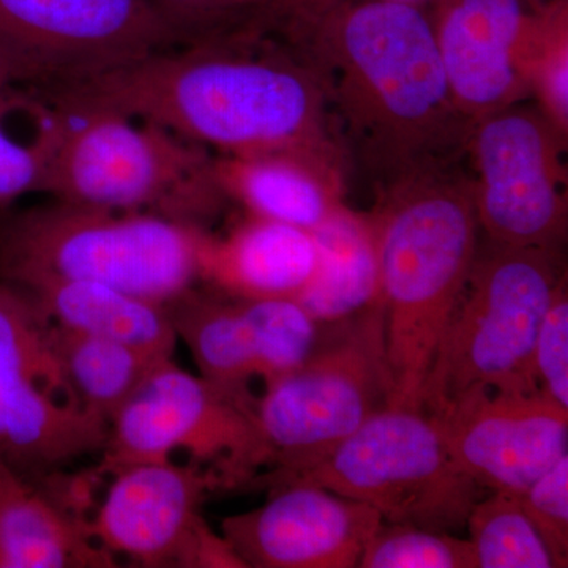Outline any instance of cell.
<instances>
[{
	"label": "cell",
	"mask_w": 568,
	"mask_h": 568,
	"mask_svg": "<svg viewBox=\"0 0 568 568\" xmlns=\"http://www.w3.org/2000/svg\"><path fill=\"white\" fill-rule=\"evenodd\" d=\"M41 91L70 114L121 112L220 156L282 152L320 164V80L284 55L242 47L235 37L166 48Z\"/></svg>",
	"instance_id": "1"
},
{
	"label": "cell",
	"mask_w": 568,
	"mask_h": 568,
	"mask_svg": "<svg viewBox=\"0 0 568 568\" xmlns=\"http://www.w3.org/2000/svg\"><path fill=\"white\" fill-rule=\"evenodd\" d=\"M369 162L387 173L425 170L474 126L459 111L432 20L392 0H334L287 11Z\"/></svg>",
	"instance_id": "2"
},
{
	"label": "cell",
	"mask_w": 568,
	"mask_h": 568,
	"mask_svg": "<svg viewBox=\"0 0 568 568\" xmlns=\"http://www.w3.org/2000/svg\"><path fill=\"white\" fill-rule=\"evenodd\" d=\"M372 216L386 313L388 406L420 409L426 377L478 248L473 186L418 170Z\"/></svg>",
	"instance_id": "3"
},
{
	"label": "cell",
	"mask_w": 568,
	"mask_h": 568,
	"mask_svg": "<svg viewBox=\"0 0 568 568\" xmlns=\"http://www.w3.org/2000/svg\"><path fill=\"white\" fill-rule=\"evenodd\" d=\"M205 227L52 200L0 224V282L104 284L168 305L201 283Z\"/></svg>",
	"instance_id": "4"
},
{
	"label": "cell",
	"mask_w": 568,
	"mask_h": 568,
	"mask_svg": "<svg viewBox=\"0 0 568 568\" xmlns=\"http://www.w3.org/2000/svg\"><path fill=\"white\" fill-rule=\"evenodd\" d=\"M564 275L555 250L478 246L426 377L420 409L439 417L481 392L538 390L534 347Z\"/></svg>",
	"instance_id": "5"
},
{
	"label": "cell",
	"mask_w": 568,
	"mask_h": 568,
	"mask_svg": "<svg viewBox=\"0 0 568 568\" xmlns=\"http://www.w3.org/2000/svg\"><path fill=\"white\" fill-rule=\"evenodd\" d=\"M71 115L44 189L52 200L201 227L219 213L226 196L207 149L121 112Z\"/></svg>",
	"instance_id": "6"
},
{
	"label": "cell",
	"mask_w": 568,
	"mask_h": 568,
	"mask_svg": "<svg viewBox=\"0 0 568 568\" xmlns=\"http://www.w3.org/2000/svg\"><path fill=\"white\" fill-rule=\"evenodd\" d=\"M301 365L265 386L256 414L271 474L294 476L324 462L390 403L386 313L376 298L355 315L323 324Z\"/></svg>",
	"instance_id": "7"
},
{
	"label": "cell",
	"mask_w": 568,
	"mask_h": 568,
	"mask_svg": "<svg viewBox=\"0 0 568 568\" xmlns=\"http://www.w3.org/2000/svg\"><path fill=\"white\" fill-rule=\"evenodd\" d=\"M375 508L384 523L457 532L485 489L448 452L439 422L424 409L392 407L368 418L320 465L294 476Z\"/></svg>",
	"instance_id": "8"
},
{
	"label": "cell",
	"mask_w": 568,
	"mask_h": 568,
	"mask_svg": "<svg viewBox=\"0 0 568 568\" xmlns=\"http://www.w3.org/2000/svg\"><path fill=\"white\" fill-rule=\"evenodd\" d=\"M256 402L252 392L219 386L164 361L112 418L97 474L171 462L181 450L213 470L223 489L252 487L271 467Z\"/></svg>",
	"instance_id": "9"
},
{
	"label": "cell",
	"mask_w": 568,
	"mask_h": 568,
	"mask_svg": "<svg viewBox=\"0 0 568 568\" xmlns=\"http://www.w3.org/2000/svg\"><path fill=\"white\" fill-rule=\"evenodd\" d=\"M88 530L114 558L144 568H246L203 517L222 480L190 462L144 463L111 474Z\"/></svg>",
	"instance_id": "10"
},
{
	"label": "cell",
	"mask_w": 568,
	"mask_h": 568,
	"mask_svg": "<svg viewBox=\"0 0 568 568\" xmlns=\"http://www.w3.org/2000/svg\"><path fill=\"white\" fill-rule=\"evenodd\" d=\"M179 47L151 0H0V51L28 84H67Z\"/></svg>",
	"instance_id": "11"
},
{
	"label": "cell",
	"mask_w": 568,
	"mask_h": 568,
	"mask_svg": "<svg viewBox=\"0 0 568 568\" xmlns=\"http://www.w3.org/2000/svg\"><path fill=\"white\" fill-rule=\"evenodd\" d=\"M559 134L545 115L511 106L474 123V207L491 244L558 252L567 231Z\"/></svg>",
	"instance_id": "12"
},
{
	"label": "cell",
	"mask_w": 568,
	"mask_h": 568,
	"mask_svg": "<svg viewBox=\"0 0 568 568\" xmlns=\"http://www.w3.org/2000/svg\"><path fill=\"white\" fill-rule=\"evenodd\" d=\"M263 506L231 515L223 537L245 567L354 568L383 525L375 508L301 480H264Z\"/></svg>",
	"instance_id": "13"
},
{
	"label": "cell",
	"mask_w": 568,
	"mask_h": 568,
	"mask_svg": "<svg viewBox=\"0 0 568 568\" xmlns=\"http://www.w3.org/2000/svg\"><path fill=\"white\" fill-rule=\"evenodd\" d=\"M435 418L455 465L485 491L521 495L568 455V409L540 388L481 392Z\"/></svg>",
	"instance_id": "14"
},
{
	"label": "cell",
	"mask_w": 568,
	"mask_h": 568,
	"mask_svg": "<svg viewBox=\"0 0 568 568\" xmlns=\"http://www.w3.org/2000/svg\"><path fill=\"white\" fill-rule=\"evenodd\" d=\"M541 10L525 0H439L433 29L452 95L470 123L510 108L530 89Z\"/></svg>",
	"instance_id": "15"
},
{
	"label": "cell",
	"mask_w": 568,
	"mask_h": 568,
	"mask_svg": "<svg viewBox=\"0 0 568 568\" xmlns=\"http://www.w3.org/2000/svg\"><path fill=\"white\" fill-rule=\"evenodd\" d=\"M317 260L310 231L250 216L219 239L209 235L201 282L239 301H297Z\"/></svg>",
	"instance_id": "16"
},
{
	"label": "cell",
	"mask_w": 568,
	"mask_h": 568,
	"mask_svg": "<svg viewBox=\"0 0 568 568\" xmlns=\"http://www.w3.org/2000/svg\"><path fill=\"white\" fill-rule=\"evenodd\" d=\"M88 518L63 507L0 457V568L118 567Z\"/></svg>",
	"instance_id": "17"
},
{
	"label": "cell",
	"mask_w": 568,
	"mask_h": 568,
	"mask_svg": "<svg viewBox=\"0 0 568 568\" xmlns=\"http://www.w3.org/2000/svg\"><path fill=\"white\" fill-rule=\"evenodd\" d=\"M21 290L51 323L123 343L156 358H173L179 339L166 305L99 283L47 280Z\"/></svg>",
	"instance_id": "18"
},
{
	"label": "cell",
	"mask_w": 568,
	"mask_h": 568,
	"mask_svg": "<svg viewBox=\"0 0 568 568\" xmlns=\"http://www.w3.org/2000/svg\"><path fill=\"white\" fill-rule=\"evenodd\" d=\"M315 272L297 304L316 324H332L379 297L375 224L339 205L316 230Z\"/></svg>",
	"instance_id": "19"
},
{
	"label": "cell",
	"mask_w": 568,
	"mask_h": 568,
	"mask_svg": "<svg viewBox=\"0 0 568 568\" xmlns=\"http://www.w3.org/2000/svg\"><path fill=\"white\" fill-rule=\"evenodd\" d=\"M215 166L224 196L253 216L313 231L339 207L320 164L294 153L215 156Z\"/></svg>",
	"instance_id": "20"
},
{
	"label": "cell",
	"mask_w": 568,
	"mask_h": 568,
	"mask_svg": "<svg viewBox=\"0 0 568 568\" xmlns=\"http://www.w3.org/2000/svg\"><path fill=\"white\" fill-rule=\"evenodd\" d=\"M73 115L28 82L0 89V207L44 193Z\"/></svg>",
	"instance_id": "21"
},
{
	"label": "cell",
	"mask_w": 568,
	"mask_h": 568,
	"mask_svg": "<svg viewBox=\"0 0 568 568\" xmlns=\"http://www.w3.org/2000/svg\"><path fill=\"white\" fill-rule=\"evenodd\" d=\"M166 308L175 336L192 354L200 375L219 386L250 392L260 368L245 302L194 286Z\"/></svg>",
	"instance_id": "22"
},
{
	"label": "cell",
	"mask_w": 568,
	"mask_h": 568,
	"mask_svg": "<svg viewBox=\"0 0 568 568\" xmlns=\"http://www.w3.org/2000/svg\"><path fill=\"white\" fill-rule=\"evenodd\" d=\"M50 342L82 407L108 424L153 369L171 361L55 323H51Z\"/></svg>",
	"instance_id": "23"
},
{
	"label": "cell",
	"mask_w": 568,
	"mask_h": 568,
	"mask_svg": "<svg viewBox=\"0 0 568 568\" xmlns=\"http://www.w3.org/2000/svg\"><path fill=\"white\" fill-rule=\"evenodd\" d=\"M477 568H555V560L519 496L491 491L480 497L466 519Z\"/></svg>",
	"instance_id": "24"
},
{
	"label": "cell",
	"mask_w": 568,
	"mask_h": 568,
	"mask_svg": "<svg viewBox=\"0 0 568 568\" xmlns=\"http://www.w3.org/2000/svg\"><path fill=\"white\" fill-rule=\"evenodd\" d=\"M50 317L21 287L0 282V405L26 373L54 361Z\"/></svg>",
	"instance_id": "25"
},
{
	"label": "cell",
	"mask_w": 568,
	"mask_h": 568,
	"mask_svg": "<svg viewBox=\"0 0 568 568\" xmlns=\"http://www.w3.org/2000/svg\"><path fill=\"white\" fill-rule=\"evenodd\" d=\"M256 335L257 368L265 386L305 361L320 324L294 301H244Z\"/></svg>",
	"instance_id": "26"
},
{
	"label": "cell",
	"mask_w": 568,
	"mask_h": 568,
	"mask_svg": "<svg viewBox=\"0 0 568 568\" xmlns=\"http://www.w3.org/2000/svg\"><path fill=\"white\" fill-rule=\"evenodd\" d=\"M361 568H477L473 545L450 532L384 523L366 545Z\"/></svg>",
	"instance_id": "27"
},
{
	"label": "cell",
	"mask_w": 568,
	"mask_h": 568,
	"mask_svg": "<svg viewBox=\"0 0 568 568\" xmlns=\"http://www.w3.org/2000/svg\"><path fill=\"white\" fill-rule=\"evenodd\" d=\"M181 44L234 37L235 29L282 14L286 0H151Z\"/></svg>",
	"instance_id": "28"
},
{
	"label": "cell",
	"mask_w": 568,
	"mask_h": 568,
	"mask_svg": "<svg viewBox=\"0 0 568 568\" xmlns=\"http://www.w3.org/2000/svg\"><path fill=\"white\" fill-rule=\"evenodd\" d=\"M567 3L556 2L541 10L532 59L530 89L537 92L545 118L559 133L568 122V31Z\"/></svg>",
	"instance_id": "29"
},
{
	"label": "cell",
	"mask_w": 568,
	"mask_h": 568,
	"mask_svg": "<svg viewBox=\"0 0 568 568\" xmlns=\"http://www.w3.org/2000/svg\"><path fill=\"white\" fill-rule=\"evenodd\" d=\"M519 496L523 510L544 538L555 568L568 566V455Z\"/></svg>",
	"instance_id": "30"
},
{
	"label": "cell",
	"mask_w": 568,
	"mask_h": 568,
	"mask_svg": "<svg viewBox=\"0 0 568 568\" xmlns=\"http://www.w3.org/2000/svg\"><path fill=\"white\" fill-rule=\"evenodd\" d=\"M538 387L552 402L568 409V293L566 275L560 278L534 347Z\"/></svg>",
	"instance_id": "31"
},
{
	"label": "cell",
	"mask_w": 568,
	"mask_h": 568,
	"mask_svg": "<svg viewBox=\"0 0 568 568\" xmlns=\"http://www.w3.org/2000/svg\"><path fill=\"white\" fill-rule=\"evenodd\" d=\"M13 82H28L26 81L24 73L17 62L11 61L6 52L0 51V89L6 85L13 84Z\"/></svg>",
	"instance_id": "32"
},
{
	"label": "cell",
	"mask_w": 568,
	"mask_h": 568,
	"mask_svg": "<svg viewBox=\"0 0 568 568\" xmlns=\"http://www.w3.org/2000/svg\"><path fill=\"white\" fill-rule=\"evenodd\" d=\"M334 2V0H298L302 6H320V3ZM392 2L407 3V6L420 7L432 0H392Z\"/></svg>",
	"instance_id": "33"
}]
</instances>
